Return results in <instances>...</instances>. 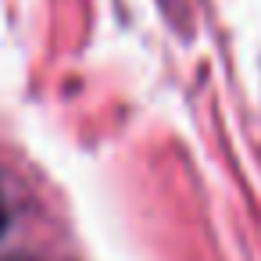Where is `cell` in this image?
<instances>
[{"mask_svg":"<svg viewBox=\"0 0 261 261\" xmlns=\"http://www.w3.org/2000/svg\"><path fill=\"white\" fill-rule=\"evenodd\" d=\"M0 229H4V204H0Z\"/></svg>","mask_w":261,"mask_h":261,"instance_id":"cell-1","label":"cell"}]
</instances>
